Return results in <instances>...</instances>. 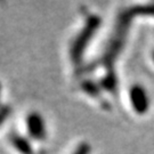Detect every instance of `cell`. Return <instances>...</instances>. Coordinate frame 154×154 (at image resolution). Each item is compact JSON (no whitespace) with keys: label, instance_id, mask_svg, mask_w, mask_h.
<instances>
[{"label":"cell","instance_id":"1","mask_svg":"<svg viewBox=\"0 0 154 154\" xmlns=\"http://www.w3.org/2000/svg\"><path fill=\"white\" fill-rule=\"evenodd\" d=\"M26 127H28L29 135L31 138L42 140L46 137V127L42 116L37 112L30 113L26 118Z\"/></svg>","mask_w":154,"mask_h":154},{"label":"cell","instance_id":"2","mask_svg":"<svg viewBox=\"0 0 154 154\" xmlns=\"http://www.w3.org/2000/svg\"><path fill=\"white\" fill-rule=\"evenodd\" d=\"M131 99L132 103H134V106L137 112H145L146 109H147V97H146V94L144 93V90L139 87H135V88L131 90Z\"/></svg>","mask_w":154,"mask_h":154},{"label":"cell","instance_id":"3","mask_svg":"<svg viewBox=\"0 0 154 154\" xmlns=\"http://www.w3.org/2000/svg\"><path fill=\"white\" fill-rule=\"evenodd\" d=\"M11 144L15 149L22 154H33V149L31 147V144L26 138L22 137L20 135L11 136Z\"/></svg>","mask_w":154,"mask_h":154},{"label":"cell","instance_id":"4","mask_svg":"<svg viewBox=\"0 0 154 154\" xmlns=\"http://www.w3.org/2000/svg\"><path fill=\"white\" fill-rule=\"evenodd\" d=\"M88 152H89V146L83 144V145H81L73 154H88Z\"/></svg>","mask_w":154,"mask_h":154},{"label":"cell","instance_id":"5","mask_svg":"<svg viewBox=\"0 0 154 154\" xmlns=\"http://www.w3.org/2000/svg\"><path fill=\"white\" fill-rule=\"evenodd\" d=\"M8 112H9V111L7 110V109L0 110V125L4 122V120H6V116H7V114H8Z\"/></svg>","mask_w":154,"mask_h":154}]
</instances>
